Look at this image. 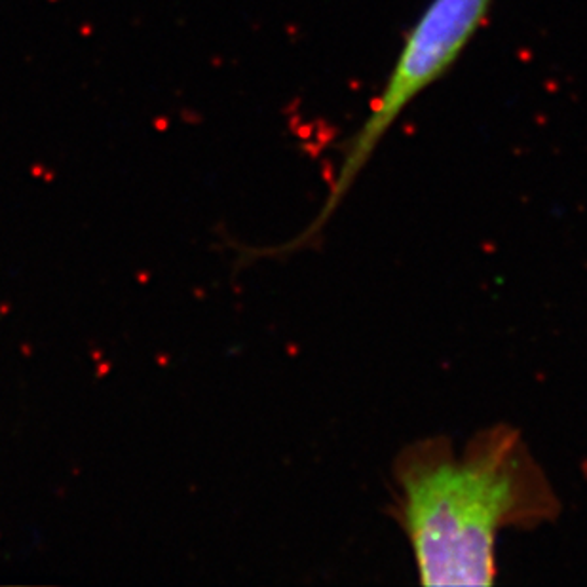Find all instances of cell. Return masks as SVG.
<instances>
[{
  "label": "cell",
  "instance_id": "obj_1",
  "mask_svg": "<svg viewBox=\"0 0 587 587\" xmlns=\"http://www.w3.org/2000/svg\"><path fill=\"white\" fill-rule=\"evenodd\" d=\"M395 515L424 586H491L496 542L559 515V498L517 429L496 424L456 448L409 445L394 462Z\"/></svg>",
  "mask_w": 587,
  "mask_h": 587
},
{
  "label": "cell",
  "instance_id": "obj_2",
  "mask_svg": "<svg viewBox=\"0 0 587 587\" xmlns=\"http://www.w3.org/2000/svg\"><path fill=\"white\" fill-rule=\"evenodd\" d=\"M491 6L492 0H431L427 4L407 34L367 120L348 141L338 175L310 234L325 224L399 114L458 59Z\"/></svg>",
  "mask_w": 587,
  "mask_h": 587
}]
</instances>
